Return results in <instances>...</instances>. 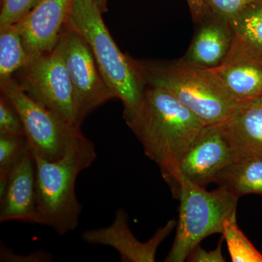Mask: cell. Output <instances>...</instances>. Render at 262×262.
<instances>
[{
	"mask_svg": "<svg viewBox=\"0 0 262 262\" xmlns=\"http://www.w3.org/2000/svg\"><path fill=\"white\" fill-rule=\"evenodd\" d=\"M95 0H75L67 24L89 45L103 78L124 105V118L140 106L145 84L135 60L122 53L112 37Z\"/></svg>",
	"mask_w": 262,
	"mask_h": 262,
	"instance_id": "cell-4",
	"label": "cell"
},
{
	"mask_svg": "<svg viewBox=\"0 0 262 262\" xmlns=\"http://www.w3.org/2000/svg\"><path fill=\"white\" fill-rule=\"evenodd\" d=\"M220 125L235 159L262 156V96L238 103Z\"/></svg>",
	"mask_w": 262,
	"mask_h": 262,
	"instance_id": "cell-14",
	"label": "cell"
},
{
	"mask_svg": "<svg viewBox=\"0 0 262 262\" xmlns=\"http://www.w3.org/2000/svg\"><path fill=\"white\" fill-rule=\"evenodd\" d=\"M75 0H42L18 25L29 57L56 48Z\"/></svg>",
	"mask_w": 262,
	"mask_h": 262,
	"instance_id": "cell-12",
	"label": "cell"
},
{
	"mask_svg": "<svg viewBox=\"0 0 262 262\" xmlns=\"http://www.w3.org/2000/svg\"><path fill=\"white\" fill-rule=\"evenodd\" d=\"M58 45L73 89L76 119L80 126L90 114L116 96L103 78L89 45L75 29L66 24Z\"/></svg>",
	"mask_w": 262,
	"mask_h": 262,
	"instance_id": "cell-8",
	"label": "cell"
},
{
	"mask_svg": "<svg viewBox=\"0 0 262 262\" xmlns=\"http://www.w3.org/2000/svg\"><path fill=\"white\" fill-rule=\"evenodd\" d=\"M233 32L228 22L216 17L199 26L190 47L181 61L204 68H215L230 49Z\"/></svg>",
	"mask_w": 262,
	"mask_h": 262,
	"instance_id": "cell-15",
	"label": "cell"
},
{
	"mask_svg": "<svg viewBox=\"0 0 262 262\" xmlns=\"http://www.w3.org/2000/svg\"><path fill=\"white\" fill-rule=\"evenodd\" d=\"M228 23L236 36L262 53V2L248 5Z\"/></svg>",
	"mask_w": 262,
	"mask_h": 262,
	"instance_id": "cell-18",
	"label": "cell"
},
{
	"mask_svg": "<svg viewBox=\"0 0 262 262\" xmlns=\"http://www.w3.org/2000/svg\"><path fill=\"white\" fill-rule=\"evenodd\" d=\"M42 0H3L0 27L18 23Z\"/></svg>",
	"mask_w": 262,
	"mask_h": 262,
	"instance_id": "cell-21",
	"label": "cell"
},
{
	"mask_svg": "<svg viewBox=\"0 0 262 262\" xmlns=\"http://www.w3.org/2000/svg\"><path fill=\"white\" fill-rule=\"evenodd\" d=\"M53 260L51 253L39 250L28 255H19L2 245L0 248V261L2 262H46Z\"/></svg>",
	"mask_w": 262,
	"mask_h": 262,
	"instance_id": "cell-24",
	"label": "cell"
},
{
	"mask_svg": "<svg viewBox=\"0 0 262 262\" xmlns=\"http://www.w3.org/2000/svg\"><path fill=\"white\" fill-rule=\"evenodd\" d=\"M135 62L145 86L168 91L206 125L222 124L238 104L212 68L181 60L168 63Z\"/></svg>",
	"mask_w": 262,
	"mask_h": 262,
	"instance_id": "cell-3",
	"label": "cell"
},
{
	"mask_svg": "<svg viewBox=\"0 0 262 262\" xmlns=\"http://www.w3.org/2000/svg\"><path fill=\"white\" fill-rule=\"evenodd\" d=\"M29 59L18 24L0 27V81L13 77Z\"/></svg>",
	"mask_w": 262,
	"mask_h": 262,
	"instance_id": "cell-17",
	"label": "cell"
},
{
	"mask_svg": "<svg viewBox=\"0 0 262 262\" xmlns=\"http://www.w3.org/2000/svg\"><path fill=\"white\" fill-rule=\"evenodd\" d=\"M222 241L221 239L219 246L213 251H207L200 247V245L196 246L191 251L187 257V261L191 262H225L226 259L222 254Z\"/></svg>",
	"mask_w": 262,
	"mask_h": 262,
	"instance_id": "cell-25",
	"label": "cell"
},
{
	"mask_svg": "<svg viewBox=\"0 0 262 262\" xmlns=\"http://www.w3.org/2000/svg\"><path fill=\"white\" fill-rule=\"evenodd\" d=\"M180 205L177 232L165 262H183L203 239L222 233L226 222L236 216L238 198L220 186L208 192L180 174Z\"/></svg>",
	"mask_w": 262,
	"mask_h": 262,
	"instance_id": "cell-5",
	"label": "cell"
},
{
	"mask_svg": "<svg viewBox=\"0 0 262 262\" xmlns=\"http://www.w3.org/2000/svg\"><path fill=\"white\" fill-rule=\"evenodd\" d=\"M176 225L175 220H169L149 241L141 242L131 232L126 211L119 208L111 225L101 228L87 229L82 232V238L88 244L114 248L120 255L121 261L155 262L160 245Z\"/></svg>",
	"mask_w": 262,
	"mask_h": 262,
	"instance_id": "cell-10",
	"label": "cell"
},
{
	"mask_svg": "<svg viewBox=\"0 0 262 262\" xmlns=\"http://www.w3.org/2000/svg\"><path fill=\"white\" fill-rule=\"evenodd\" d=\"M0 204V222L18 221L38 225L36 164L31 149L10 174Z\"/></svg>",
	"mask_w": 262,
	"mask_h": 262,
	"instance_id": "cell-13",
	"label": "cell"
},
{
	"mask_svg": "<svg viewBox=\"0 0 262 262\" xmlns=\"http://www.w3.org/2000/svg\"><path fill=\"white\" fill-rule=\"evenodd\" d=\"M235 156L221 125H206L183 157L179 172L191 182L204 187L215 182Z\"/></svg>",
	"mask_w": 262,
	"mask_h": 262,
	"instance_id": "cell-9",
	"label": "cell"
},
{
	"mask_svg": "<svg viewBox=\"0 0 262 262\" xmlns=\"http://www.w3.org/2000/svg\"><path fill=\"white\" fill-rule=\"evenodd\" d=\"M38 225L63 236L78 227L82 206L76 196L79 174L97 158L94 144L83 135L71 142L62 158L50 161L34 155Z\"/></svg>",
	"mask_w": 262,
	"mask_h": 262,
	"instance_id": "cell-2",
	"label": "cell"
},
{
	"mask_svg": "<svg viewBox=\"0 0 262 262\" xmlns=\"http://www.w3.org/2000/svg\"><path fill=\"white\" fill-rule=\"evenodd\" d=\"M215 183L234 195H262V156L250 155L237 158L224 169Z\"/></svg>",
	"mask_w": 262,
	"mask_h": 262,
	"instance_id": "cell-16",
	"label": "cell"
},
{
	"mask_svg": "<svg viewBox=\"0 0 262 262\" xmlns=\"http://www.w3.org/2000/svg\"><path fill=\"white\" fill-rule=\"evenodd\" d=\"M96 4H97L98 8L101 10L102 13L107 11V8H106V3H107V0H95Z\"/></svg>",
	"mask_w": 262,
	"mask_h": 262,
	"instance_id": "cell-27",
	"label": "cell"
},
{
	"mask_svg": "<svg viewBox=\"0 0 262 262\" xmlns=\"http://www.w3.org/2000/svg\"><path fill=\"white\" fill-rule=\"evenodd\" d=\"M212 69L237 102L262 96V53L234 33L225 59Z\"/></svg>",
	"mask_w": 262,
	"mask_h": 262,
	"instance_id": "cell-11",
	"label": "cell"
},
{
	"mask_svg": "<svg viewBox=\"0 0 262 262\" xmlns=\"http://www.w3.org/2000/svg\"><path fill=\"white\" fill-rule=\"evenodd\" d=\"M15 74L19 85L34 101L67 123L80 127L76 119L73 89L58 44L51 52L29 57Z\"/></svg>",
	"mask_w": 262,
	"mask_h": 262,
	"instance_id": "cell-7",
	"label": "cell"
},
{
	"mask_svg": "<svg viewBox=\"0 0 262 262\" xmlns=\"http://www.w3.org/2000/svg\"><path fill=\"white\" fill-rule=\"evenodd\" d=\"M194 23L201 25L214 18L211 10L208 8L206 0H186Z\"/></svg>",
	"mask_w": 262,
	"mask_h": 262,
	"instance_id": "cell-26",
	"label": "cell"
},
{
	"mask_svg": "<svg viewBox=\"0 0 262 262\" xmlns=\"http://www.w3.org/2000/svg\"><path fill=\"white\" fill-rule=\"evenodd\" d=\"M0 135L25 136L20 115L9 100L2 94L0 97Z\"/></svg>",
	"mask_w": 262,
	"mask_h": 262,
	"instance_id": "cell-22",
	"label": "cell"
},
{
	"mask_svg": "<svg viewBox=\"0 0 262 262\" xmlns=\"http://www.w3.org/2000/svg\"><path fill=\"white\" fill-rule=\"evenodd\" d=\"M206 2L215 17L228 22L248 5L262 0H206Z\"/></svg>",
	"mask_w": 262,
	"mask_h": 262,
	"instance_id": "cell-23",
	"label": "cell"
},
{
	"mask_svg": "<svg viewBox=\"0 0 262 262\" xmlns=\"http://www.w3.org/2000/svg\"><path fill=\"white\" fill-rule=\"evenodd\" d=\"M1 94L18 112L33 155L53 161L63 157L74 139L82 134L56 114L34 101L13 77L0 81Z\"/></svg>",
	"mask_w": 262,
	"mask_h": 262,
	"instance_id": "cell-6",
	"label": "cell"
},
{
	"mask_svg": "<svg viewBox=\"0 0 262 262\" xmlns=\"http://www.w3.org/2000/svg\"><path fill=\"white\" fill-rule=\"evenodd\" d=\"M124 119L163 178L177 185L183 157L206 124L168 91L149 86L137 111Z\"/></svg>",
	"mask_w": 262,
	"mask_h": 262,
	"instance_id": "cell-1",
	"label": "cell"
},
{
	"mask_svg": "<svg viewBox=\"0 0 262 262\" xmlns=\"http://www.w3.org/2000/svg\"><path fill=\"white\" fill-rule=\"evenodd\" d=\"M224 238L233 262H262V254L239 228L237 217L226 222L224 226Z\"/></svg>",
	"mask_w": 262,
	"mask_h": 262,
	"instance_id": "cell-20",
	"label": "cell"
},
{
	"mask_svg": "<svg viewBox=\"0 0 262 262\" xmlns=\"http://www.w3.org/2000/svg\"><path fill=\"white\" fill-rule=\"evenodd\" d=\"M29 149L26 136L0 135V198L6 190L10 174Z\"/></svg>",
	"mask_w": 262,
	"mask_h": 262,
	"instance_id": "cell-19",
	"label": "cell"
}]
</instances>
